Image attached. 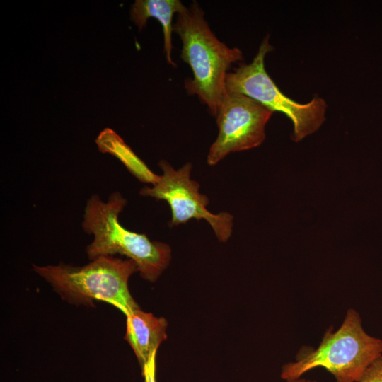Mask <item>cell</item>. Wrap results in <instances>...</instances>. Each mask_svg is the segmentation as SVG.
Wrapping results in <instances>:
<instances>
[{
    "instance_id": "cell-1",
    "label": "cell",
    "mask_w": 382,
    "mask_h": 382,
    "mask_svg": "<svg viewBox=\"0 0 382 382\" xmlns=\"http://www.w3.org/2000/svg\"><path fill=\"white\" fill-rule=\"evenodd\" d=\"M173 32L182 40L180 57L193 74L192 79L185 81V88L189 94L197 95L216 117L228 93V71L233 64L243 60V53L215 36L197 2L177 14Z\"/></svg>"
},
{
    "instance_id": "cell-2",
    "label": "cell",
    "mask_w": 382,
    "mask_h": 382,
    "mask_svg": "<svg viewBox=\"0 0 382 382\" xmlns=\"http://www.w3.org/2000/svg\"><path fill=\"white\" fill-rule=\"evenodd\" d=\"M126 204L119 192H112L106 202L96 194L88 198L81 226L93 240L86 247V254L91 260L115 254L125 255L135 262L143 279L154 282L169 265L170 248L166 243L150 241L146 234L125 228L119 215Z\"/></svg>"
},
{
    "instance_id": "cell-3",
    "label": "cell",
    "mask_w": 382,
    "mask_h": 382,
    "mask_svg": "<svg viewBox=\"0 0 382 382\" xmlns=\"http://www.w3.org/2000/svg\"><path fill=\"white\" fill-rule=\"evenodd\" d=\"M381 356L382 340L367 334L359 314L349 309L339 329L327 330L317 348L303 347L294 361L282 366L281 378L291 382L323 368L336 382H359L366 369Z\"/></svg>"
},
{
    "instance_id": "cell-4",
    "label": "cell",
    "mask_w": 382,
    "mask_h": 382,
    "mask_svg": "<svg viewBox=\"0 0 382 382\" xmlns=\"http://www.w3.org/2000/svg\"><path fill=\"white\" fill-rule=\"evenodd\" d=\"M33 270L70 303L93 306L94 301H102L125 316L139 308L128 287L129 278L138 271L131 259L100 256L82 267L33 265Z\"/></svg>"
},
{
    "instance_id": "cell-5",
    "label": "cell",
    "mask_w": 382,
    "mask_h": 382,
    "mask_svg": "<svg viewBox=\"0 0 382 382\" xmlns=\"http://www.w3.org/2000/svg\"><path fill=\"white\" fill-rule=\"evenodd\" d=\"M266 36L249 64H241L226 76L228 92L245 95L273 112L286 115L292 122L291 139L299 142L316 132L325 120L327 103L321 98H313L302 104L285 96L266 71L265 58L273 50Z\"/></svg>"
},
{
    "instance_id": "cell-6",
    "label": "cell",
    "mask_w": 382,
    "mask_h": 382,
    "mask_svg": "<svg viewBox=\"0 0 382 382\" xmlns=\"http://www.w3.org/2000/svg\"><path fill=\"white\" fill-rule=\"evenodd\" d=\"M163 174L152 187L144 186L139 194L166 201L171 210V226L187 223L192 219H204L212 228L219 241L226 242L231 236L233 216L228 212L212 214L207 206L208 197L199 193V184L190 178L192 163L188 162L175 170L164 160L158 163Z\"/></svg>"
},
{
    "instance_id": "cell-7",
    "label": "cell",
    "mask_w": 382,
    "mask_h": 382,
    "mask_svg": "<svg viewBox=\"0 0 382 382\" xmlns=\"http://www.w3.org/2000/svg\"><path fill=\"white\" fill-rule=\"evenodd\" d=\"M273 111L238 93L228 92L218 110V135L209 148L207 163L214 166L233 152L259 146Z\"/></svg>"
},
{
    "instance_id": "cell-8",
    "label": "cell",
    "mask_w": 382,
    "mask_h": 382,
    "mask_svg": "<svg viewBox=\"0 0 382 382\" xmlns=\"http://www.w3.org/2000/svg\"><path fill=\"white\" fill-rule=\"evenodd\" d=\"M127 329L125 339L132 348L141 369L152 354L157 352L166 337L168 323L164 318L136 309L126 316Z\"/></svg>"
},
{
    "instance_id": "cell-9",
    "label": "cell",
    "mask_w": 382,
    "mask_h": 382,
    "mask_svg": "<svg viewBox=\"0 0 382 382\" xmlns=\"http://www.w3.org/2000/svg\"><path fill=\"white\" fill-rule=\"evenodd\" d=\"M187 7L180 0H137L130 10L131 20L141 30L149 18H156L162 25L163 45L167 62L176 64L171 58L173 16L183 12Z\"/></svg>"
},
{
    "instance_id": "cell-10",
    "label": "cell",
    "mask_w": 382,
    "mask_h": 382,
    "mask_svg": "<svg viewBox=\"0 0 382 382\" xmlns=\"http://www.w3.org/2000/svg\"><path fill=\"white\" fill-rule=\"evenodd\" d=\"M98 150L118 158L141 182L155 184L160 175L154 173L124 140L112 129L105 128L96 139Z\"/></svg>"
},
{
    "instance_id": "cell-11",
    "label": "cell",
    "mask_w": 382,
    "mask_h": 382,
    "mask_svg": "<svg viewBox=\"0 0 382 382\" xmlns=\"http://www.w3.org/2000/svg\"><path fill=\"white\" fill-rule=\"evenodd\" d=\"M359 382H382V356L370 364Z\"/></svg>"
},
{
    "instance_id": "cell-12",
    "label": "cell",
    "mask_w": 382,
    "mask_h": 382,
    "mask_svg": "<svg viewBox=\"0 0 382 382\" xmlns=\"http://www.w3.org/2000/svg\"><path fill=\"white\" fill-rule=\"evenodd\" d=\"M156 352H154L147 363L141 369L144 382H156Z\"/></svg>"
},
{
    "instance_id": "cell-13",
    "label": "cell",
    "mask_w": 382,
    "mask_h": 382,
    "mask_svg": "<svg viewBox=\"0 0 382 382\" xmlns=\"http://www.w3.org/2000/svg\"><path fill=\"white\" fill-rule=\"evenodd\" d=\"M291 382H316V381H311V380H307V379L299 378L298 380L293 381H291Z\"/></svg>"
}]
</instances>
